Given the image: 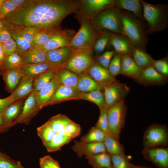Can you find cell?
I'll return each mask as SVG.
<instances>
[{"label":"cell","mask_w":168,"mask_h":168,"mask_svg":"<svg viewBox=\"0 0 168 168\" xmlns=\"http://www.w3.org/2000/svg\"><path fill=\"white\" fill-rule=\"evenodd\" d=\"M80 0H26L3 19L4 24L13 26L34 27L44 30L61 28L63 20L75 13Z\"/></svg>","instance_id":"obj_1"},{"label":"cell","mask_w":168,"mask_h":168,"mask_svg":"<svg viewBox=\"0 0 168 168\" xmlns=\"http://www.w3.org/2000/svg\"><path fill=\"white\" fill-rule=\"evenodd\" d=\"M120 10L122 35L128 37L136 48L145 51L148 40L145 23L131 12Z\"/></svg>","instance_id":"obj_2"},{"label":"cell","mask_w":168,"mask_h":168,"mask_svg":"<svg viewBox=\"0 0 168 168\" xmlns=\"http://www.w3.org/2000/svg\"><path fill=\"white\" fill-rule=\"evenodd\" d=\"M142 3L147 34L166 29L168 26V6L164 4H152L143 0Z\"/></svg>","instance_id":"obj_3"},{"label":"cell","mask_w":168,"mask_h":168,"mask_svg":"<svg viewBox=\"0 0 168 168\" xmlns=\"http://www.w3.org/2000/svg\"><path fill=\"white\" fill-rule=\"evenodd\" d=\"M93 28L97 32L107 30L122 35L120 10L114 6L106 8L90 20Z\"/></svg>","instance_id":"obj_4"},{"label":"cell","mask_w":168,"mask_h":168,"mask_svg":"<svg viewBox=\"0 0 168 168\" xmlns=\"http://www.w3.org/2000/svg\"><path fill=\"white\" fill-rule=\"evenodd\" d=\"M77 20L80 27L71 40L70 46L75 48L92 49L98 32L93 28L90 20L85 18Z\"/></svg>","instance_id":"obj_5"},{"label":"cell","mask_w":168,"mask_h":168,"mask_svg":"<svg viewBox=\"0 0 168 168\" xmlns=\"http://www.w3.org/2000/svg\"><path fill=\"white\" fill-rule=\"evenodd\" d=\"M127 110L124 99L108 110L109 133L119 139L125 124Z\"/></svg>","instance_id":"obj_6"},{"label":"cell","mask_w":168,"mask_h":168,"mask_svg":"<svg viewBox=\"0 0 168 168\" xmlns=\"http://www.w3.org/2000/svg\"><path fill=\"white\" fill-rule=\"evenodd\" d=\"M92 49L74 48L63 68L79 74L86 72L94 59Z\"/></svg>","instance_id":"obj_7"},{"label":"cell","mask_w":168,"mask_h":168,"mask_svg":"<svg viewBox=\"0 0 168 168\" xmlns=\"http://www.w3.org/2000/svg\"><path fill=\"white\" fill-rule=\"evenodd\" d=\"M168 144V129L165 124H152L148 126L144 133V148L163 146Z\"/></svg>","instance_id":"obj_8"},{"label":"cell","mask_w":168,"mask_h":168,"mask_svg":"<svg viewBox=\"0 0 168 168\" xmlns=\"http://www.w3.org/2000/svg\"><path fill=\"white\" fill-rule=\"evenodd\" d=\"M115 0H81L78 9L75 13L77 19H91L102 10L114 6Z\"/></svg>","instance_id":"obj_9"},{"label":"cell","mask_w":168,"mask_h":168,"mask_svg":"<svg viewBox=\"0 0 168 168\" xmlns=\"http://www.w3.org/2000/svg\"><path fill=\"white\" fill-rule=\"evenodd\" d=\"M73 30L61 29L42 44L34 47L45 51L70 46V42L76 34Z\"/></svg>","instance_id":"obj_10"},{"label":"cell","mask_w":168,"mask_h":168,"mask_svg":"<svg viewBox=\"0 0 168 168\" xmlns=\"http://www.w3.org/2000/svg\"><path fill=\"white\" fill-rule=\"evenodd\" d=\"M105 105L108 109L124 100L130 91L129 88L124 83L117 80L110 85L103 87Z\"/></svg>","instance_id":"obj_11"},{"label":"cell","mask_w":168,"mask_h":168,"mask_svg":"<svg viewBox=\"0 0 168 168\" xmlns=\"http://www.w3.org/2000/svg\"><path fill=\"white\" fill-rule=\"evenodd\" d=\"M142 153L145 159L158 168H168V148L166 147L144 148Z\"/></svg>","instance_id":"obj_12"},{"label":"cell","mask_w":168,"mask_h":168,"mask_svg":"<svg viewBox=\"0 0 168 168\" xmlns=\"http://www.w3.org/2000/svg\"><path fill=\"white\" fill-rule=\"evenodd\" d=\"M86 72L102 87L112 84L117 80L111 75L108 69L99 65L94 58Z\"/></svg>","instance_id":"obj_13"},{"label":"cell","mask_w":168,"mask_h":168,"mask_svg":"<svg viewBox=\"0 0 168 168\" xmlns=\"http://www.w3.org/2000/svg\"><path fill=\"white\" fill-rule=\"evenodd\" d=\"M80 93L76 89L58 84L50 99L44 105V107L58 104L65 101L79 100Z\"/></svg>","instance_id":"obj_14"},{"label":"cell","mask_w":168,"mask_h":168,"mask_svg":"<svg viewBox=\"0 0 168 168\" xmlns=\"http://www.w3.org/2000/svg\"><path fill=\"white\" fill-rule=\"evenodd\" d=\"M74 48L68 46L47 51V61L54 68H63Z\"/></svg>","instance_id":"obj_15"},{"label":"cell","mask_w":168,"mask_h":168,"mask_svg":"<svg viewBox=\"0 0 168 168\" xmlns=\"http://www.w3.org/2000/svg\"><path fill=\"white\" fill-rule=\"evenodd\" d=\"M108 45L112 46L115 53L121 56H132L136 48L126 36L114 33L112 34Z\"/></svg>","instance_id":"obj_16"},{"label":"cell","mask_w":168,"mask_h":168,"mask_svg":"<svg viewBox=\"0 0 168 168\" xmlns=\"http://www.w3.org/2000/svg\"><path fill=\"white\" fill-rule=\"evenodd\" d=\"M168 81V77L161 75L151 66L142 70L137 81L139 84L145 86L161 85Z\"/></svg>","instance_id":"obj_17"},{"label":"cell","mask_w":168,"mask_h":168,"mask_svg":"<svg viewBox=\"0 0 168 168\" xmlns=\"http://www.w3.org/2000/svg\"><path fill=\"white\" fill-rule=\"evenodd\" d=\"M72 149L79 157L107 152L103 142L86 143L75 140Z\"/></svg>","instance_id":"obj_18"},{"label":"cell","mask_w":168,"mask_h":168,"mask_svg":"<svg viewBox=\"0 0 168 168\" xmlns=\"http://www.w3.org/2000/svg\"><path fill=\"white\" fill-rule=\"evenodd\" d=\"M35 95L32 91L25 101L21 112L17 119L16 124H29L32 118L40 110L37 107Z\"/></svg>","instance_id":"obj_19"},{"label":"cell","mask_w":168,"mask_h":168,"mask_svg":"<svg viewBox=\"0 0 168 168\" xmlns=\"http://www.w3.org/2000/svg\"><path fill=\"white\" fill-rule=\"evenodd\" d=\"M22 107L23 101L20 100L15 101L6 109L2 114L3 127L1 133L16 124L17 119L21 112Z\"/></svg>","instance_id":"obj_20"},{"label":"cell","mask_w":168,"mask_h":168,"mask_svg":"<svg viewBox=\"0 0 168 168\" xmlns=\"http://www.w3.org/2000/svg\"><path fill=\"white\" fill-rule=\"evenodd\" d=\"M121 56V74L137 81L142 69L135 63L132 56L124 55Z\"/></svg>","instance_id":"obj_21"},{"label":"cell","mask_w":168,"mask_h":168,"mask_svg":"<svg viewBox=\"0 0 168 168\" xmlns=\"http://www.w3.org/2000/svg\"><path fill=\"white\" fill-rule=\"evenodd\" d=\"M58 85L55 74L49 82L35 95L37 107L40 110L44 107Z\"/></svg>","instance_id":"obj_22"},{"label":"cell","mask_w":168,"mask_h":168,"mask_svg":"<svg viewBox=\"0 0 168 168\" xmlns=\"http://www.w3.org/2000/svg\"><path fill=\"white\" fill-rule=\"evenodd\" d=\"M114 6L120 10L132 12L136 17L145 22L142 0H115Z\"/></svg>","instance_id":"obj_23"},{"label":"cell","mask_w":168,"mask_h":168,"mask_svg":"<svg viewBox=\"0 0 168 168\" xmlns=\"http://www.w3.org/2000/svg\"><path fill=\"white\" fill-rule=\"evenodd\" d=\"M1 75L5 82L6 91L11 93L15 89L21 79L25 76L20 68L3 71Z\"/></svg>","instance_id":"obj_24"},{"label":"cell","mask_w":168,"mask_h":168,"mask_svg":"<svg viewBox=\"0 0 168 168\" xmlns=\"http://www.w3.org/2000/svg\"><path fill=\"white\" fill-rule=\"evenodd\" d=\"M34 79L29 77H23L10 95L12 98L16 101L29 96L33 91Z\"/></svg>","instance_id":"obj_25"},{"label":"cell","mask_w":168,"mask_h":168,"mask_svg":"<svg viewBox=\"0 0 168 168\" xmlns=\"http://www.w3.org/2000/svg\"><path fill=\"white\" fill-rule=\"evenodd\" d=\"M76 89L80 92L103 90V87L98 85L86 72L78 74Z\"/></svg>","instance_id":"obj_26"},{"label":"cell","mask_w":168,"mask_h":168,"mask_svg":"<svg viewBox=\"0 0 168 168\" xmlns=\"http://www.w3.org/2000/svg\"><path fill=\"white\" fill-rule=\"evenodd\" d=\"M55 76L59 85L67 86L76 89L78 74L64 68L57 70Z\"/></svg>","instance_id":"obj_27"},{"label":"cell","mask_w":168,"mask_h":168,"mask_svg":"<svg viewBox=\"0 0 168 168\" xmlns=\"http://www.w3.org/2000/svg\"><path fill=\"white\" fill-rule=\"evenodd\" d=\"M71 120L64 115L59 114L51 117L47 122L56 132V135L68 137L73 139L65 128L66 124Z\"/></svg>","instance_id":"obj_28"},{"label":"cell","mask_w":168,"mask_h":168,"mask_svg":"<svg viewBox=\"0 0 168 168\" xmlns=\"http://www.w3.org/2000/svg\"><path fill=\"white\" fill-rule=\"evenodd\" d=\"M54 68L48 61L34 64L24 63L20 69L25 76L35 78L49 69Z\"/></svg>","instance_id":"obj_29"},{"label":"cell","mask_w":168,"mask_h":168,"mask_svg":"<svg viewBox=\"0 0 168 168\" xmlns=\"http://www.w3.org/2000/svg\"><path fill=\"white\" fill-rule=\"evenodd\" d=\"M92 168H112L110 155L107 152L85 156Z\"/></svg>","instance_id":"obj_30"},{"label":"cell","mask_w":168,"mask_h":168,"mask_svg":"<svg viewBox=\"0 0 168 168\" xmlns=\"http://www.w3.org/2000/svg\"><path fill=\"white\" fill-rule=\"evenodd\" d=\"M20 54L24 63H37L47 61L46 52L35 47Z\"/></svg>","instance_id":"obj_31"},{"label":"cell","mask_w":168,"mask_h":168,"mask_svg":"<svg viewBox=\"0 0 168 168\" xmlns=\"http://www.w3.org/2000/svg\"><path fill=\"white\" fill-rule=\"evenodd\" d=\"M106 152L110 155H120L124 153V148L119 139L108 134L105 136L103 142Z\"/></svg>","instance_id":"obj_32"},{"label":"cell","mask_w":168,"mask_h":168,"mask_svg":"<svg viewBox=\"0 0 168 168\" xmlns=\"http://www.w3.org/2000/svg\"><path fill=\"white\" fill-rule=\"evenodd\" d=\"M113 33L103 30L99 32L92 48L93 53L96 56L101 54L108 44L110 36Z\"/></svg>","instance_id":"obj_33"},{"label":"cell","mask_w":168,"mask_h":168,"mask_svg":"<svg viewBox=\"0 0 168 168\" xmlns=\"http://www.w3.org/2000/svg\"><path fill=\"white\" fill-rule=\"evenodd\" d=\"M58 69L52 68L34 78L33 92L35 95L52 79Z\"/></svg>","instance_id":"obj_34"},{"label":"cell","mask_w":168,"mask_h":168,"mask_svg":"<svg viewBox=\"0 0 168 168\" xmlns=\"http://www.w3.org/2000/svg\"><path fill=\"white\" fill-rule=\"evenodd\" d=\"M132 56L135 63L142 69L152 66L153 58L143 49L136 48Z\"/></svg>","instance_id":"obj_35"},{"label":"cell","mask_w":168,"mask_h":168,"mask_svg":"<svg viewBox=\"0 0 168 168\" xmlns=\"http://www.w3.org/2000/svg\"><path fill=\"white\" fill-rule=\"evenodd\" d=\"M101 91H95L88 92H80L79 100L91 102L97 105L99 108L105 106V100L103 93Z\"/></svg>","instance_id":"obj_36"},{"label":"cell","mask_w":168,"mask_h":168,"mask_svg":"<svg viewBox=\"0 0 168 168\" xmlns=\"http://www.w3.org/2000/svg\"><path fill=\"white\" fill-rule=\"evenodd\" d=\"M23 64L21 55L16 52L5 57L3 62L2 69V71L11 69L20 68Z\"/></svg>","instance_id":"obj_37"},{"label":"cell","mask_w":168,"mask_h":168,"mask_svg":"<svg viewBox=\"0 0 168 168\" xmlns=\"http://www.w3.org/2000/svg\"><path fill=\"white\" fill-rule=\"evenodd\" d=\"M10 31L12 38L16 44L17 50L16 52L21 54L36 46L34 43L27 41L15 29L11 30Z\"/></svg>","instance_id":"obj_38"},{"label":"cell","mask_w":168,"mask_h":168,"mask_svg":"<svg viewBox=\"0 0 168 168\" xmlns=\"http://www.w3.org/2000/svg\"><path fill=\"white\" fill-rule=\"evenodd\" d=\"M38 136L45 146L49 143L56 135V132L47 121L36 129Z\"/></svg>","instance_id":"obj_39"},{"label":"cell","mask_w":168,"mask_h":168,"mask_svg":"<svg viewBox=\"0 0 168 168\" xmlns=\"http://www.w3.org/2000/svg\"><path fill=\"white\" fill-rule=\"evenodd\" d=\"M105 135L100 130L92 127L86 134L81 138V141L86 143L103 142Z\"/></svg>","instance_id":"obj_40"},{"label":"cell","mask_w":168,"mask_h":168,"mask_svg":"<svg viewBox=\"0 0 168 168\" xmlns=\"http://www.w3.org/2000/svg\"><path fill=\"white\" fill-rule=\"evenodd\" d=\"M72 139L68 137L56 135L51 141L44 146L49 152L60 150L63 145L69 143Z\"/></svg>","instance_id":"obj_41"},{"label":"cell","mask_w":168,"mask_h":168,"mask_svg":"<svg viewBox=\"0 0 168 168\" xmlns=\"http://www.w3.org/2000/svg\"><path fill=\"white\" fill-rule=\"evenodd\" d=\"M100 114L95 127L106 136L108 134V122L107 116L108 109L105 106L99 108Z\"/></svg>","instance_id":"obj_42"},{"label":"cell","mask_w":168,"mask_h":168,"mask_svg":"<svg viewBox=\"0 0 168 168\" xmlns=\"http://www.w3.org/2000/svg\"><path fill=\"white\" fill-rule=\"evenodd\" d=\"M14 29L17 30L27 41L30 43H33L34 38L37 33L44 30L39 28L30 26H15Z\"/></svg>","instance_id":"obj_43"},{"label":"cell","mask_w":168,"mask_h":168,"mask_svg":"<svg viewBox=\"0 0 168 168\" xmlns=\"http://www.w3.org/2000/svg\"><path fill=\"white\" fill-rule=\"evenodd\" d=\"M61 29L62 28L54 30H43L36 34L34 38L33 43L36 46L41 45Z\"/></svg>","instance_id":"obj_44"},{"label":"cell","mask_w":168,"mask_h":168,"mask_svg":"<svg viewBox=\"0 0 168 168\" xmlns=\"http://www.w3.org/2000/svg\"><path fill=\"white\" fill-rule=\"evenodd\" d=\"M115 53L114 50H107L102 54L96 56L94 59L100 66L108 69L110 61Z\"/></svg>","instance_id":"obj_45"},{"label":"cell","mask_w":168,"mask_h":168,"mask_svg":"<svg viewBox=\"0 0 168 168\" xmlns=\"http://www.w3.org/2000/svg\"><path fill=\"white\" fill-rule=\"evenodd\" d=\"M111 75L115 77L121 73V56L115 53L112 58L108 68Z\"/></svg>","instance_id":"obj_46"},{"label":"cell","mask_w":168,"mask_h":168,"mask_svg":"<svg viewBox=\"0 0 168 168\" xmlns=\"http://www.w3.org/2000/svg\"><path fill=\"white\" fill-rule=\"evenodd\" d=\"M110 155L112 168H129V161L128 157L124 153Z\"/></svg>","instance_id":"obj_47"},{"label":"cell","mask_w":168,"mask_h":168,"mask_svg":"<svg viewBox=\"0 0 168 168\" xmlns=\"http://www.w3.org/2000/svg\"><path fill=\"white\" fill-rule=\"evenodd\" d=\"M152 66L159 73L164 76H168V55L159 60L152 59Z\"/></svg>","instance_id":"obj_48"},{"label":"cell","mask_w":168,"mask_h":168,"mask_svg":"<svg viewBox=\"0 0 168 168\" xmlns=\"http://www.w3.org/2000/svg\"><path fill=\"white\" fill-rule=\"evenodd\" d=\"M21 165L20 161L12 159L0 152V168H16Z\"/></svg>","instance_id":"obj_49"},{"label":"cell","mask_w":168,"mask_h":168,"mask_svg":"<svg viewBox=\"0 0 168 168\" xmlns=\"http://www.w3.org/2000/svg\"><path fill=\"white\" fill-rule=\"evenodd\" d=\"M16 8L10 0H5L0 11V19H4Z\"/></svg>","instance_id":"obj_50"},{"label":"cell","mask_w":168,"mask_h":168,"mask_svg":"<svg viewBox=\"0 0 168 168\" xmlns=\"http://www.w3.org/2000/svg\"><path fill=\"white\" fill-rule=\"evenodd\" d=\"M2 46L5 57L16 52L17 50L16 44L12 38L2 44Z\"/></svg>","instance_id":"obj_51"},{"label":"cell","mask_w":168,"mask_h":168,"mask_svg":"<svg viewBox=\"0 0 168 168\" xmlns=\"http://www.w3.org/2000/svg\"><path fill=\"white\" fill-rule=\"evenodd\" d=\"M15 101L10 95L7 97L0 99V114H2L6 109Z\"/></svg>","instance_id":"obj_52"},{"label":"cell","mask_w":168,"mask_h":168,"mask_svg":"<svg viewBox=\"0 0 168 168\" xmlns=\"http://www.w3.org/2000/svg\"><path fill=\"white\" fill-rule=\"evenodd\" d=\"M12 38L10 32L6 27L0 30V44H2Z\"/></svg>","instance_id":"obj_53"},{"label":"cell","mask_w":168,"mask_h":168,"mask_svg":"<svg viewBox=\"0 0 168 168\" xmlns=\"http://www.w3.org/2000/svg\"><path fill=\"white\" fill-rule=\"evenodd\" d=\"M42 158L50 168H61L58 162L50 156L46 155Z\"/></svg>","instance_id":"obj_54"},{"label":"cell","mask_w":168,"mask_h":168,"mask_svg":"<svg viewBox=\"0 0 168 168\" xmlns=\"http://www.w3.org/2000/svg\"><path fill=\"white\" fill-rule=\"evenodd\" d=\"M10 2L17 8L19 7L26 2V0H10Z\"/></svg>","instance_id":"obj_55"},{"label":"cell","mask_w":168,"mask_h":168,"mask_svg":"<svg viewBox=\"0 0 168 168\" xmlns=\"http://www.w3.org/2000/svg\"><path fill=\"white\" fill-rule=\"evenodd\" d=\"M5 58V56L3 51L2 44H0V68L2 70V63Z\"/></svg>","instance_id":"obj_56"},{"label":"cell","mask_w":168,"mask_h":168,"mask_svg":"<svg viewBox=\"0 0 168 168\" xmlns=\"http://www.w3.org/2000/svg\"><path fill=\"white\" fill-rule=\"evenodd\" d=\"M39 164L40 168H50L42 158H40L39 160Z\"/></svg>","instance_id":"obj_57"},{"label":"cell","mask_w":168,"mask_h":168,"mask_svg":"<svg viewBox=\"0 0 168 168\" xmlns=\"http://www.w3.org/2000/svg\"><path fill=\"white\" fill-rule=\"evenodd\" d=\"M129 168H150L148 167L140 166L134 165L129 162Z\"/></svg>","instance_id":"obj_58"},{"label":"cell","mask_w":168,"mask_h":168,"mask_svg":"<svg viewBox=\"0 0 168 168\" xmlns=\"http://www.w3.org/2000/svg\"><path fill=\"white\" fill-rule=\"evenodd\" d=\"M3 127V120L2 114H0V133H1Z\"/></svg>","instance_id":"obj_59"},{"label":"cell","mask_w":168,"mask_h":168,"mask_svg":"<svg viewBox=\"0 0 168 168\" xmlns=\"http://www.w3.org/2000/svg\"><path fill=\"white\" fill-rule=\"evenodd\" d=\"M5 25L3 20L0 19V30Z\"/></svg>","instance_id":"obj_60"},{"label":"cell","mask_w":168,"mask_h":168,"mask_svg":"<svg viewBox=\"0 0 168 168\" xmlns=\"http://www.w3.org/2000/svg\"><path fill=\"white\" fill-rule=\"evenodd\" d=\"M4 1L5 0H0V11L1 10V8L2 6V4L3 3V2H4Z\"/></svg>","instance_id":"obj_61"},{"label":"cell","mask_w":168,"mask_h":168,"mask_svg":"<svg viewBox=\"0 0 168 168\" xmlns=\"http://www.w3.org/2000/svg\"><path fill=\"white\" fill-rule=\"evenodd\" d=\"M25 168L24 167H23L21 165L20 166L18 167L17 168Z\"/></svg>","instance_id":"obj_62"},{"label":"cell","mask_w":168,"mask_h":168,"mask_svg":"<svg viewBox=\"0 0 168 168\" xmlns=\"http://www.w3.org/2000/svg\"><path fill=\"white\" fill-rule=\"evenodd\" d=\"M2 71L1 70V69L0 68V74H1V73L2 72Z\"/></svg>","instance_id":"obj_63"}]
</instances>
